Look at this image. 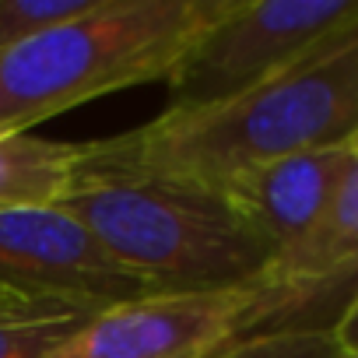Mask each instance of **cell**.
Listing matches in <instances>:
<instances>
[{"mask_svg": "<svg viewBox=\"0 0 358 358\" xmlns=\"http://www.w3.org/2000/svg\"><path fill=\"white\" fill-rule=\"evenodd\" d=\"M60 211L151 292L264 288L271 246L232 211L222 190L141 169L106 137L85 141Z\"/></svg>", "mask_w": 358, "mask_h": 358, "instance_id": "1", "label": "cell"}, {"mask_svg": "<svg viewBox=\"0 0 358 358\" xmlns=\"http://www.w3.org/2000/svg\"><path fill=\"white\" fill-rule=\"evenodd\" d=\"M355 137L358 25H348L236 99L201 109H162L151 123L106 141L141 169L222 187L246 169Z\"/></svg>", "mask_w": 358, "mask_h": 358, "instance_id": "2", "label": "cell"}, {"mask_svg": "<svg viewBox=\"0 0 358 358\" xmlns=\"http://www.w3.org/2000/svg\"><path fill=\"white\" fill-rule=\"evenodd\" d=\"M232 0H95L0 50V130H32L81 102L165 81Z\"/></svg>", "mask_w": 358, "mask_h": 358, "instance_id": "3", "label": "cell"}, {"mask_svg": "<svg viewBox=\"0 0 358 358\" xmlns=\"http://www.w3.org/2000/svg\"><path fill=\"white\" fill-rule=\"evenodd\" d=\"M348 25H358V0H232L165 78V109L236 99Z\"/></svg>", "mask_w": 358, "mask_h": 358, "instance_id": "4", "label": "cell"}, {"mask_svg": "<svg viewBox=\"0 0 358 358\" xmlns=\"http://www.w3.org/2000/svg\"><path fill=\"white\" fill-rule=\"evenodd\" d=\"M281 306L285 299L271 288L141 295L92 313L43 358H211L260 330Z\"/></svg>", "mask_w": 358, "mask_h": 358, "instance_id": "5", "label": "cell"}, {"mask_svg": "<svg viewBox=\"0 0 358 358\" xmlns=\"http://www.w3.org/2000/svg\"><path fill=\"white\" fill-rule=\"evenodd\" d=\"M0 288L85 313L158 295L57 204H0Z\"/></svg>", "mask_w": 358, "mask_h": 358, "instance_id": "6", "label": "cell"}, {"mask_svg": "<svg viewBox=\"0 0 358 358\" xmlns=\"http://www.w3.org/2000/svg\"><path fill=\"white\" fill-rule=\"evenodd\" d=\"M351 141L337 148H316L299 151L257 169H246L232 179H225L222 197L232 204V211L260 236L274 260L292 253L320 222L337 179L344 172Z\"/></svg>", "mask_w": 358, "mask_h": 358, "instance_id": "7", "label": "cell"}, {"mask_svg": "<svg viewBox=\"0 0 358 358\" xmlns=\"http://www.w3.org/2000/svg\"><path fill=\"white\" fill-rule=\"evenodd\" d=\"M358 271V137L351 141L344 172L313 225V232L281 260L271 264L264 288L285 299V306L302 302L309 292L334 285Z\"/></svg>", "mask_w": 358, "mask_h": 358, "instance_id": "8", "label": "cell"}, {"mask_svg": "<svg viewBox=\"0 0 358 358\" xmlns=\"http://www.w3.org/2000/svg\"><path fill=\"white\" fill-rule=\"evenodd\" d=\"M81 144L46 141L32 130H0V204H57L78 169Z\"/></svg>", "mask_w": 358, "mask_h": 358, "instance_id": "9", "label": "cell"}, {"mask_svg": "<svg viewBox=\"0 0 358 358\" xmlns=\"http://www.w3.org/2000/svg\"><path fill=\"white\" fill-rule=\"evenodd\" d=\"M92 313L57 306V302H36L22 309L0 313V358H43L60 341H67Z\"/></svg>", "mask_w": 358, "mask_h": 358, "instance_id": "10", "label": "cell"}, {"mask_svg": "<svg viewBox=\"0 0 358 358\" xmlns=\"http://www.w3.org/2000/svg\"><path fill=\"white\" fill-rule=\"evenodd\" d=\"M211 358H341V348L330 327H278L243 334Z\"/></svg>", "mask_w": 358, "mask_h": 358, "instance_id": "11", "label": "cell"}, {"mask_svg": "<svg viewBox=\"0 0 358 358\" xmlns=\"http://www.w3.org/2000/svg\"><path fill=\"white\" fill-rule=\"evenodd\" d=\"M92 8L95 0H0V50H11Z\"/></svg>", "mask_w": 358, "mask_h": 358, "instance_id": "12", "label": "cell"}, {"mask_svg": "<svg viewBox=\"0 0 358 358\" xmlns=\"http://www.w3.org/2000/svg\"><path fill=\"white\" fill-rule=\"evenodd\" d=\"M330 334H334L341 355H358V288L351 292V299L344 302V309L330 323Z\"/></svg>", "mask_w": 358, "mask_h": 358, "instance_id": "13", "label": "cell"}, {"mask_svg": "<svg viewBox=\"0 0 358 358\" xmlns=\"http://www.w3.org/2000/svg\"><path fill=\"white\" fill-rule=\"evenodd\" d=\"M22 306H36V302H29V299H22V295H15L8 288H0V313L4 309H22Z\"/></svg>", "mask_w": 358, "mask_h": 358, "instance_id": "14", "label": "cell"}, {"mask_svg": "<svg viewBox=\"0 0 358 358\" xmlns=\"http://www.w3.org/2000/svg\"><path fill=\"white\" fill-rule=\"evenodd\" d=\"M341 358H358V355H341Z\"/></svg>", "mask_w": 358, "mask_h": 358, "instance_id": "15", "label": "cell"}]
</instances>
